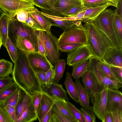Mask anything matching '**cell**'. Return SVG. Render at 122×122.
I'll list each match as a JSON object with an SVG mask.
<instances>
[{
  "mask_svg": "<svg viewBox=\"0 0 122 122\" xmlns=\"http://www.w3.org/2000/svg\"><path fill=\"white\" fill-rule=\"evenodd\" d=\"M18 49V57L12 73L14 82L29 95L42 91L41 85L36 71L30 65L27 55Z\"/></svg>",
  "mask_w": 122,
  "mask_h": 122,
  "instance_id": "1",
  "label": "cell"
},
{
  "mask_svg": "<svg viewBox=\"0 0 122 122\" xmlns=\"http://www.w3.org/2000/svg\"><path fill=\"white\" fill-rule=\"evenodd\" d=\"M83 26L87 30L89 44L95 57L103 61L107 52L111 48L117 47L104 33L95 26L92 21L85 23Z\"/></svg>",
  "mask_w": 122,
  "mask_h": 122,
  "instance_id": "2",
  "label": "cell"
},
{
  "mask_svg": "<svg viewBox=\"0 0 122 122\" xmlns=\"http://www.w3.org/2000/svg\"><path fill=\"white\" fill-rule=\"evenodd\" d=\"M98 59L94 56L89 60L88 69L91 75L93 83L94 94L105 89L117 90L122 86V83L112 81L104 75L98 68L97 64Z\"/></svg>",
  "mask_w": 122,
  "mask_h": 122,
  "instance_id": "3",
  "label": "cell"
},
{
  "mask_svg": "<svg viewBox=\"0 0 122 122\" xmlns=\"http://www.w3.org/2000/svg\"><path fill=\"white\" fill-rule=\"evenodd\" d=\"M113 13L111 9H105L92 21L104 33L115 46L122 47V43L118 37L114 26Z\"/></svg>",
  "mask_w": 122,
  "mask_h": 122,
  "instance_id": "4",
  "label": "cell"
},
{
  "mask_svg": "<svg viewBox=\"0 0 122 122\" xmlns=\"http://www.w3.org/2000/svg\"><path fill=\"white\" fill-rule=\"evenodd\" d=\"M36 31L14 18L10 21L9 24L8 37L13 43L18 36L26 38L31 42L37 52L38 41Z\"/></svg>",
  "mask_w": 122,
  "mask_h": 122,
  "instance_id": "5",
  "label": "cell"
},
{
  "mask_svg": "<svg viewBox=\"0 0 122 122\" xmlns=\"http://www.w3.org/2000/svg\"><path fill=\"white\" fill-rule=\"evenodd\" d=\"M37 38L42 42L44 48L46 56L52 64L55 65L60 59L58 39L51 32L36 31Z\"/></svg>",
  "mask_w": 122,
  "mask_h": 122,
  "instance_id": "6",
  "label": "cell"
},
{
  "mask_svg": "<svg viewBox=\"0 0 122 122\" xmlns=\"http://www.w3.org/2000/svg\"><path fill=\"white\" fill-rule=\"evenodd\" d=\"M58 46L70 43L88 44L87 30L83 26L80 27L75 25L64 31L58 39Z\"/></svg>",
  "mask_w": 122,
  "mask_h": 122,
  "instance_id": "7",
  "label": "cell"
},
{
  "mask_svg": "<svg viewBox=\"0 0 122 122\" xmlns=\"http://www.w3.org/2000/svg\"><path fill=\"white\" fill-rule=\"evenodd\" d=\"M35 7L31 0H0V8L10 20L18 11L24 10L28 12Z\"/></svg>",
  "mask_w": 122,
  "mask_h": 122,
  "instance_id": "8",
  "label": "cell"
},
{
  "mask_svg": "<svg viewBox=\"0 0 122 122\" xmlns=\"http://www.w3.org/2000/svg\"><path fill=\"white\" fill-rule=\"evenodd\" d=\"M95 57L92 48L88 44H83L69 52L67 58V64L70 66Z\"/></svg>",
  "mask_w": 122,
  "mask_h": 122,
  "instance_id": "9",
  "label": "cell"
},
{
  "mask_svg": "<svg viewBox=\"0 0 122 122\" xmlns=\"http://www.w3.org/2000/svg\"><path fill=\"white\" fill-rule=\"evenodd\" d=\"M29 63L35 71H41L46 72L54 66L46 56L37 52L27 55Z\"/></svg>",
  "mask_w": 122,
  "mask_h": 122,
  "instance_id": "10",
  "label": "cell"
},
{
  "mask_svg": "<svg viewBox=\"0 0 122 122\" xmlns=\"http://www.w3.org/2000/svg\"><path fill=\"white\" fill-rule=\"evenodd\" d=\"M106 112L117 113L122 116V94L118 90H108Z\"/></svg>",
  "mask_w": 122,
  "mask_h": 122,
  "instance_id": "11",
  "label": "cell"
},
{
  "mask_svg": "<svg viewBox=\"0 0 122 122\" xmlns=\"http://www.w3.org/2000/svg\"><path fill=\"white\" fill-rule=\"evenodd\" d=\"M108 90V89H105L94 94V98L92 107L93 110L96 116L101 121L106 112Z\"/></svg>",
  "mask_w": 122,
  "mask_h": 122,
  "instance_id": "12",
  "label": "cell"
},
{
  "mask_svg": "<svg viewBox=\"0 0 122 122\" xmlns=\"http://www.w3.org/2000/svg\"><path fill=\"white\" fill-rule=\"evenodd\" d=\"M103 61L109 66L122 67V47L110 49L105 54Z\"/></svg>",
  "mask_w": 122,
  "mask_h": 122,
  "instance_id": "13",
  "label": "cell"
},
{
  "mask_svg": "<svg viewBox=\"0 0 122 122\" xmlns=\"http://www.w3.org/2000/svg\"><path fill=\"white\" fill-rule=\"evenodd\" d=\"M41 12L51 22L53 26L60 27L63 30V31L76 25L75 24L77 21L71 20L69 17L65 16L62 17L51 15L43 12Z\"/></svg>",
  "mask_w": 122,
  "mask_h": 122,
  "instance_id": "14",
  "label": "cell"
},
{
  "mask_svg": "<svg viewBox=\"0 0 122 122\" xmlns=\"http://www.w3.org/2000/svg\"><path fill=\"white\" fill-rule=\"evenodd\" d=\"M42 91L47 93L54 99L68 101L67 92L63 88L61 84L54 82L49 88L46 86L42 87Z\"/></svg>",
  "mask_w": 122,
  "mask_h": 122,
  "instance_id": "15",
  "label": "cell"
},
{
  "mask_svg": "<svg viewBox=\"0 0 122 122\" xmlns=\"http://www.w3.org/2000/svg\"><path fill=\"white\" fill-rule=\"evenodd\" d=\"M40 104L37 113V119L41 121L46 113L54 103V99L47 93L42 91Z\"/></svg>",
  "mask_w": 122,
  "mask_h": 122,
  "instance_id": "16",
  "label": "cell"
},
{
  "mask_svg": "<svg viewBox=\"0 0 122 122\" xmlns=\"http://www.w3.org/2000/svg\"><path fill=\"white\" fill-rule=\"evenodd\" d=\"M14 43L17 49L27 55L37 52L32 44L25 38L18 36Z\"/></svg>",
  "mask_w": 122,
  "mask_h": 122,
  "instance_id": "17",
  "label": "cell"
},
{
  "mask_svg": "<svg viewBox=\"0 0 122 122\" xmlns=\"http://www.w3.org/2000/svg\"><path fill=\"white\" fill-rule=\"evenodd\" d=\"M28 13L38 22L45 31L47 32L51 31L50 29L53 26V24L37 8L35 7Z\"/></svg>",
  "mask_w": 122,
  "mask_h": 122,
  "instance_id": "18",
  "label": "cell"
},
{
  "mask_svg": "<svg viewBox=\"0 0 122 122\" xmlns=\"http://www.w3.org/2000/svg\"><path fill=\"white\" fill-rule=\"evenodd\" d=\"M80 105L83 107H87L90 106V97L84 86L81 84L79 79L75 81Z\"/></svg>",
  "mask_w": 122,
  "mask_h": 122,
  "instance_id": "19",
  "label": "cell"
},
{
  "mask_svg": "<svg viewBox=\"0 0 122 122\" xmlns=\"http://www.w3.org/2000/svg\"><path fill=\"white\" fill-rule=\"evenodd\" d=\"M32 100V96L22 90L20 97L16 107L17 119L21 116Z\"/></svg>",
  "mask_w": 122,
  "mask_h": 122,
  "instance_id": "20",
  "label": "cell"
},
{
  "mask_svg": "<svg viewBox=\"0 0 122 122\" xmlns=\"http://www.w3.org/2000/svg\"><path fill=\"white\" fill-rule=\"evenodd\" d=\"M37 119V115L32 99L21 116L17 119L16 122H32L36 121Z\"/></svg>",
  "mask_w": 122,
  "mask_h": 122,
  "instance_id": "21",
  "label": "cell"
},
{
  "mask_svg": "<svg viewBox=\"0 0 122 122\" xmlns=\"http://www.w3.org/2000/svg\"><path fill=\"white\" fill-rule=\"evenodd\" d=\"M109 6V4L96 7L89 8L84 7V15L83 22L85 23L94 20L102 12Z\"/></svg>",
  "mask_w": 122,
  "mask_h": 122,
  "instance_id": "22",
  "label": "cell"
},
{
  "mask_svg": "<svg viewBox=\"0 0 122 122\" xmlns=\"http://www.w3.org/2000/svg\"><path fill=\"white\" fill-rule=\"evenodd\" d=\"M82 4L81 0H55L54 6L56 12L59 13Z\"/></svg>",
  "mask_w": 122,
  "mask_h": 122,
  "instance_id": "23",
  "label": "cell"
},
{
  "mask_svg": "<svg viewBox=\"0 0 122 122\" xmlns=\"http://www.w3.org/2000/svg\"><path fill=\"white\" fill-rule=\"evenodd\" d=\"M64 84L67 93L70 97L76 102L78 103L79 98L76 88L75 83L73 82L72 79L71 75L69 72L66 73Z\"/></svg>",
  "mask_w": 122,
  "mask_h": 122,
  "instance_id": "24",
  "label": "cell"
},
{
  "mask_svg": "<svg viewBox=\"0 0 122 122\" xmlns=\"http://www.w3.org/2000/svg\"><path fill=\"white\" fill-rule=\"evenodd\" d=\"M82 81L84 87L89 95L91 102L93 104L94 102V96L93 92V83L91 75L88 70L81 77Z\"/></svg>",
  "mask_w": 122,
  "mask_h": 122,
  "instance_id": "25",
  "label": "cell"
},
{
  "mask_svg": "<svg viewBox=\"0 0 122 122\" xmlns=\"http://www.w3.org/2000/svg\"><path fill=\"white\" fill-rule=\"evenodd\" d=\"M10 21L9 17L5 13L3 15L0 19V33L3 45L5 47L8 38L9 25Z\"/></svg>",
  "mask_w": 122,
  "mask_h": 122,
  "instance_id": "26",
  "label": "cell"
},
{
  "mask_svg": "<svg viewBox=\"0 0 122 122\" xmlns=\"http://www.w3.org/2000/svg\"><path fill=\"white\" fill-rule=\"evenodd\" d=\"M50 122H74L62 113L54 103L51 108Z\"/></svg>",
  "mask_w": 122,
  "mask_h": 122,
  "instance_id": "27",
  "label": "cell"
},
{
  "mask_svg": "<svg viewBox=\"0 0 122 122\" xmlns=\"http://www.w3.org/2000/svg\"><path fill=\"white\" fill-rule=\"evenodd\" d=\"M89 65V61L87 60L78 63L72 66L71 76L76 80L81 77L88 70Z\"/></svg>",
  "mask_w": 122,
  "mask_h": 122,
  "instance_id": "28",
  "label": "cell"
},
{
  "mask_svg": "<svg viewBox=\"0 0 122 122\" xmlns=\"http://www.w3.org/2000/svg\"><path fill=\"white\" fill-rule=\"evenodd\" d=\"M113 22L115 30L118 37L122 43V17L118 12L117 10L116 9L114 11Z\"/></svg>",
  "mask_w": 122,
  "mask_h": 122,
  "instance_id": "29",
  "label": "cell"
},
{
  "mask_svg": "<svg viewBox=\"0 0 122 122\" xmlns=\"http://www.w3.org/2000/svg\"><path fill=\"white\" fill-rule=\"evenodd\" d=\"M97 64L99 69L108 78L112 80L122 83L120 82L114 76L109 66L103 61L98 59Z\"/></svg>",
  "mask_w": 122,
  "mask_h": 122,
  "instance_id": "30",
  "label": "cell"
},
{
  "mask_svg": "<svg viewBox=\"0 0 122 122\" xmlns=\"http://www.w3.org/2000/svg\"><path fill=\"white\" fill-rule=\"evenodd\" d=\"M34 5L52 12H56L54 7L55 0H31Z\"/></svg>",
  "mask_w": 122,
  "mask_h": 122,
  "instance_id": "31",
  "label": "cell"
},
{
  "mask_svg": "<svg viewBox=\"0 0 122 122\" xmlns=\"http://www.w3.org/2000/svg\"><path fill=\"white\" fill-rule=\"evenodd\" d=\"M13 63L4 59L0 60V78L9 76L12 74Z\"/></svg>",
  "mask_w": 122,
  "mask_h": 122,
  "instance_id": "32",
  "label": "cell"
},
{
  "mask_svg": "<svg viewBox=\"0 0 122 122\" xmlns=\"http://www.w3.org/2000/svg\"><path fill=\"white\" fill-rule=\"evenodd\" d=\"M54 104L62 113L71 118L74 122H78L66 105L65 100L57 99H54Z\"/></svg>",
  "mask_w": 122,
  "mask_h": 122,
  "instance_id": "33",
  "label": "cell"
},
{
  "mask_svg": "<svg viewBox=\"0 0 122 122\" xmlns=\"http://www.w3.org/2000/svg\"><path fill=\"white\" fill-rule=\"evenodd\" d=\"M54 65V81L58 83L61 78L64 71L66 66L65 61L63 59H59Z\"/></svg>",
  "mask_w": 122,
  "mask_h": 122,
  "instance_id": "34",
  "label": "cell"
},
{
  "mask_svg": "<svg viewBox=\"0 0 122 122\" xmlns=\"http://www.w3.org/2000/svg\"><path fill=\"white\" fill-rule=\"evenodd\" d=\"M5 48L9 53L10 58L15 63L18 57V49L15 44L8 37L7 40Z\"/></svg>",
  "mask_w": 122,
  "mask_h": 122,
  "instance_id": "35",
  "label": "cell"
},
{
  "mask_svg": "<svg viewBox=\"0 0 122 122\" xmlns=\"http://www.w3.org/2000/svg\"><path fill=\"white\" fill-rule=\"evenodd\" d=\"M22 90L19 87L11 95L3 101L5 105H8L16 108L20 97Z\"/></svg>",
  "mask_w": 122,
  "mask_h": 122,
  "instance_id": "36",
  "label": "cell"
},
{
  "mask_svg": "<svg viewBox=\"0 0 122 122\" xmlns=\"http://www.w3.org/2000/svg\"><path fill=\"white\" fill-rule=\"evenodd\" d=\"M14 82L8 86L0 92V101H4L12 94L18 88Z\"/></svg>",
  "mask_w": 122,
  "mask_h": 122,
  "instance_id": "37",
  "label": "cell"
},
{
  "mask_svg": "<svg viewBox=\"0 0 122 122\" xmlns=\"http://www.w3.org/2000/svg\"><path fill=\"white\" fill-rule=\"evenodd\" d=\"M80 110L82 114L85 122H96V116L93 111L92 106L87 107H82Z\"/></svg>",
  "mask_w": 122,
  "mask_h": 122,
  "instance_id": "38",
  "label": "cell"
},
{
  "mask_svg": "<svg viewBox=\"0 0 122 122\" xmlns=\"http://www.w3.org/2000/svg\"><path fill=\"white\" fill-rule=\"evenodd\" d=\"M83 6L89 8L100 6L107 4L112 6V4L107 0H81Z\"/></svg>",
  "mask_w": 122,
  "mask_h": 122,
  "instance_id": "39",
  "label": "cell"
},
{
  "mask_svg": "<svg viewBox=\"0 0 122 122\" xmlns=\"http://www.w3.org/2000/svg\"><path fill=\"white\" fill-rule=\"evenodd\" d=\"M65 103L73 116L78 122H85L84 117L80 110L77 108L68 101L66 100Z\"/></svg>",
  "mask_w": 122,
  "mask_h": 122,
  "instance_id": "40",
  "label": "cell"
},
{
  "mask_svg": "<svg viewBox=\"0 0 122 122\" xmlns=\"http://www.w3.org/2000/svg\"><path fill=\"white\" fill-rule=\"evenodd\" d=\"M0 122H13L3 101H0Z\"/></svg>",
  "mask_w": 122,
  "mask_h": 122,
  "instance_id": "41",
  "label": "cell"
},
{
  "mask_svg": "<svg viewBox=\"0 0 122 122\" xmlns=\"http://www.w3.org/2000/svg\"><path fill=\"white\" fill-rule=\"evenodd\" d=\"M84 7L82 4L59 12L61 15L67 17L75 16L79 12L82 11Z\"/></svg>",
  "mask_w": 122,
  "mask_h": 122,
  "instance_id": "42",
  "label": "cell"
},
{
  "mask_svg": "<svg viewBox=\"0 0 122 122\" xmlns=\"http://www.w3.org/2000/svg\"><path fill=\"white\" fill-rule=\"evenodd\" d=\"M28 18L25 23H23L27 26L35 31H45L38 22L28 13Z\"/></svg>",
  "mask_w": 122,
  "mask_h": 122,
  "instance_id": "43",
  "label": "cell"
},
{
  "mask_svg": "<svg viewBox=\"0 0 122 122\" xmlns=\"http://www.w3.org/2000/svg\"><path fill=\"white\" fill-rule=\"evenodd\" d=\"M55 78V70L54 67L50 68L46 74V86L50 88L54 82Z\"/></svg>",
  "mask_w": 122,
  "mask_h": 122,
  "instance_id": "44",
  "label": "cell"
},
{
  "mask_svg": "<svg viewBox=\"0 0 122 122\" xmlns=\"http://www.w3.org/2000/svg\"><path fill=\"white\" fill-rule=\"evenodd\" d=\"M84 44L70 43L59 46V50L62 52H70Z\"/></svg>",
  "mask_w": 122,
  "mask_h": 122,
  "instance_id": "45",
  "label": "cell"
},
{
  "mask_svg": "<svg viewBox=\"0 0 122 122\" xmlns=\"http://www.w3.org/2000/svg\"><path fill=\"white\" fill-rule=\"evenodd\" d=\"M42 92L36 93L31 96L32 101L37 114L39 111L40 104Z\"/></svg>",
  "mask_w": 122,
  "mask_h": 122,
  "instance_id": "46",
  "label": "cell"
},
{
  "mask_svg": "<svg viewBox=\"0 0 122 122\" xmlns=\"http://www.w3.org/2000/svg\"><path fill=\"white\" fill-rule=\"evenodd\" d=\"M14 82L13 78L10 76L0 78V92L10 84Z\"/></svg>",
  "mask_w": 122,
  "mask_h": 122,
  "instance_id": "47",
  "label": "cell"
},
{
  "mask_svg": "<svg viewBox=\"0 0 122 122\" xmlns=\"http://www.w3.org/2000/svg\"><path fill=\"white\" fill-rule=\"evenodd\" d=\"M109 66L114 76L120 82H122V67Z\"/></svg>",
  "mask_w": 122,
  "mask_h": 122,
  "instance_id": "48",
  "label": "cell"
},
{
  "mask_svg": "<svg viewBox=\"0 0 122 122\" xmlns=\"http://www.w3.org/2000/svg\"><path fill=\"white\" fill-rule=\"evenodd\" d=\"M16 15V19L19 21L23 23H25L28 18V13L26 11L22 10L17 12Z\"/></svg>",
  "mask_w": 122,
  "mask_h": 122,
  "instance_id": "49",
  "label": "cell"
},
{
  "mask_svg": "<svg viewBox=\"0 0 122 122\" xmlns=\"http://www.w3.org/2000/svg\"><path fill=\"white\" fill-rule=\"evenodd\" d=\"M8 112L13 122H16L17 118L16 108L8 105H5Z\"/></svg>",
  "mask_w": 122,
  "mask_h": 122,
  "instance_id": "50",
  "label": "cell"
},
{
  "mask_svg": "<svg viewBox=\"0 0 122 122\" xmlns=\"http://www.w3.org/2000/svg\"><path fill=\"white\" fill-rule=\"evenodd\" d=\"M36 71L37 76L41 83V87L46 86V72L41 71Z\"/></svg>",
  "mask_w": 122,
  "mask_h": 122,
  "instance_id": "51",
  "label": "cell"
},
{
  "mask_svg": "<svg viewBox=\"0 0 122 122\" xmlns=\"http://www.w3.org/2000/svg\"><path fill=\"white\" fill-rule=\"evenodd\" d=\"M102 121L103 122H113L112 112H106Z\"/></svg>",
  "mask_w": 122,
  "mask_h": 122,
  "instance_id": "52",
  "label": "cell"
},
{
  "mask_svg": "<svg viewBox=\"0 0 122 122\" xmlns=\"http://www.w3.org/2000/svg\"><path fill=\"white\" fill-rule=\"evenodd\" d=\"M37 38L38 49L37 53L41 55L46 56L43 44L40 40L38 38Z\"/></svg>",
  "mask_w": 122,
  "mask_h": 122,
  "instance_id": "53",
  "label": "cell"
},
{
  "mask_svg": "<svg viewBox=\"0 0 122 122\" xmlns=\"http://www.w3.org/2000/svg\"><path fill=\"white\" fill-rule=\"evenodd\" d=\"M112 113L113 122H122V116L117 113L114 112H112Z\"/></svg>",
  "mask_w": 122,
  "mask_h": 122,
  "instance_id": "54",
  "label": "cell"
},
{
  "mask_svg": "<svg viewBox=\"0 0 122 122\" xmlns=\"http://www.w3.org/2000/svg\"><path fill=\"white\" fill-rule=\"evenodd\" d=\"M51 108L45 115L41 122H50L51 116Z\"/></svg>",
  "mask_w": 122,
  "mask_h": 122,
  "instance_id": "55",
  "label": "cell"
},
{
  "mask_svg": "<svg viewBox=\"0 0 122 122\" xmlns=\"http://www.w3.org/2000/svg\"><path fill=\"white\" fill-rule=\"evenodd\" d=\"M84 8L82 11L79 12L75 16L76 17L77 20L81 21L82 22H83L84 18Z\"/></svg>",
  "mask_w": 122,
  "mask_h": 122,
  "instance_id": "56",
  "label": "cell"
},
{
  "mask_svg": "<svg viewBox=\"0 0 122 122\" xmlns=\"http://www.w3.org/2000/svg\"><path fill=\"white\" fill-rule=\"evenodd\" d=\"M112 5V6L117 8L120 0H107Z\"/></svg>",
  "mask_w": 122,
  "mask_h": 122,
  "instance_id": "57",
  "label": "cell"
},
{
  "mask_svg": "<svg viewBox=\"0 0 122 122\" xmlns=\"http://www.w3.org/2000/svg\"><path fill=\"white\" fill-rule=\"evenodd\" d=\"M5 13L0 8V19L3 15Z\"/></svg>",
  "mask_w": 122,
  "mask_h": 122,
  "instance_id": "58",
  "label": "cell"
},
{
  "mask_svg": "<svg viewBox=\"0 0 122 122\" xmlns=\"http://www.w3.org/2000/svg\"><path fill=\"white\" fill-rule=\"evenodd\" d=\"M2 37L0 33V50L1 46L2 45Z\"/></svg>",
  "mask_w": 122,
  "mask_h": 122,
  "instance_id": "59",
  "label": "cell"
}]
</instances>
